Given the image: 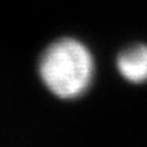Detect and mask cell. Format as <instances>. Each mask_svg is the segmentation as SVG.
<instances>
[{
  "label": "cell",
  "mask_w": 147,
  "mask_h": 147,
  "mask_svg": "<svg viewBox=\"0 0 147 147\" xmlns=\"http://www.w3.org/2000/svg\"><path fill=\"white\" fill-rule=\"evenodd\" d=\"M117 69L131 83L147 82V45L136 44L124 49L116 60Z\"/></svg>",
  "instance_id": "7a4b0ae2"
},
{
  "label": "cell",
  "mask_w": 147,
  "mask_h": 147,
  "mask_svg": "<svg viewBox=\"0 0 147 147\" xmlns=\"http://www.w3.org/2000/svg\"><path fill=\"white\" fill-rule=\"evenodd\" d=\"M40 78L53 95L63 100L79 98L94 76V59L89 48L75 38L52 42L41 55Z\"/></svg>",
  "instance_id": "6da1fadb"
}]
</instances>
